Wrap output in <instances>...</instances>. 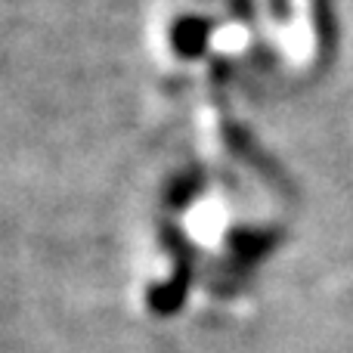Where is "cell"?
I'll return each mask as SVG.
<instances>
[{
  "label": "cell",
  "mask_w": 353,
  "mask_h": 353,
  "mask_svg": "<svg viewBox=\"0 0 353 353\" xmlns=\"http://www.w3.org/2000/svg\"><path fill=\"white\" fill-rule=\"evenodd\" d=\"M270 12L279 22H288L292 19V0H270Z\"/></svg>",
  "instance_id": "277c9868"
},
{
  "label": "cell",
  "mask_w": 353,
  "mask_h": 353,
  "mask_svg": "<svg viewBox=\"0 0 353 353\" xmlns=\"http://www.w3.org/2000/svg\"><path fill=\"white\" fill-rule=\"evenodd\" d=\"M199 189H201L199 174H183L171 186V192H168V201H171V205H186L192 195H199Z\"/></svg>",
  "instance_id": "3957f363"
},
{
  "label": "cell",
  "mask_w": 353,
  "mask_h": 353,
  "mask_svg": "<svg viewBox=\"0 0 353 353\" xmlns=\"http://www.w3.org/2000/svg\"><path fill=\"white\" fill-rule=\"evenodd\" d=\"M208 34H211V25H208L205 19L186 16V19H180V22L174 25L171 43H174V50H176L180 56H186V59H195V56L205 53Z\"/></svg>",
  "instance_id": "6da1fadb"
},
{
  "label": "cell",
  "mask_w": 353,
  "mask_h": 353,
  "mask_svg": "<svg viewBox=\"0 0 353 353\" xmlns=\"http://www.w3.org/2000/svg\"><path fill=\"white\" fill-rule=\"evenodd\" d=\"M313 22H316V34H319V47H323V53H332L335 37H338V22H335L332 0H313Z\"/></svg>",
  "instance_id": "7a4b0ae2"
}]
</instances>
